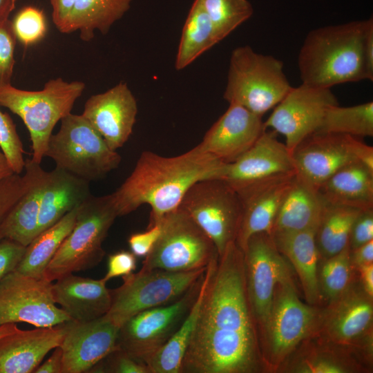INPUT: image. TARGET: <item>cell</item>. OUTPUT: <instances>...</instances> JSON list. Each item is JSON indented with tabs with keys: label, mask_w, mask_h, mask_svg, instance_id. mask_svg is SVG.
<instances>
[{
	"label": "cell",
	"mask_w": 373,
	"mask_h": 373,
	"mask_svg": "<svg viewBox=\"0 0 373 373\" xmlns=\"http://www.w3.org/2000/svg\"><path fill=\"white\" fill-rule=\"evenodd\" d=\"M79 207L52 226L39 233L26 247L15 271L35 278H44L46 269L75 223Z\"/></svg>",
	"instance_id": "32"
},
{
	"label": "cell",
	"mask_w": 373,
	"mask_h": 373,
	"mask_svg": "<svg viewBox=\"0 0 373 373\" xmlns=\"http://www.w3.org/2000/svg\"><path fill=\"white\" fill-rule=\"evenodd\" d=\"M203 276L174 303L142 311L124 323L118 331L117 348L146 364L187 316L199 293Z\"/></svg>",
	"instance_id": "13"
},
{
	"label": "cell",
	"mask_w": 373,
	"mask_h": 373,
	"mask_svg": "<svg viewBox=\"0 0 373 373\" xmlns=\"http://www.w3.org/2000/svg\"><path fill=\"white\" fill-rule=\"evenodd\" d=\"M327 203L360 210L373 209V171L363 164H349L329 177L318 189Z\"/></svg>",
	"instance_id": "28"
},
{
	"label": "cell",
	"mask_w": 373,
	"mask_h": 373,
	"mask_svg": "<svg viewBox=\"0 0 373 373\" xmlns=\"http://www.w3.org/2000/svg\"><path fill=\"white\" fill-rule=\"evenodd\" d=\"M365 23L353 21L309 32L298 56L302 83L331 88L367 79L363 55Z\"/></svg>",
	"instance_id": "3"
},
{
	"label": "cell",
	"mask_w": 373,
	"mask_h": 373,
	"mask_svg": "<svg viewBox=\"0 0 373 373\" xmlns=\"http://www.w3.org/2000/svg\"><path fill=\"white\" fill-rule=\"evenodd\" d=\"M338 104L331 88L301 84L292 87L274 108L264 122L285 138L291 152L306 137L316 133L329 108Z\"/></svg>",
	"instance_id": "16"
},
{
	"label": "cell",
	"mask_w": 373,
	"mask_h": 373,
	"mask_svg": "<svg viewBox=\"0 0 373 373\" xmlns=\"http://www.w3.org/2000/svg\"><path fill=\"white\" fill-rule=\"evenodd\" d=\"M294 175L273 177L236 191L242 214L236 243L242 251L254 234L264 232L271 236L279 208Z\"/></svg>",
	"instance_id": "22"
},
{
	"label": "cell",
	"mask_w": 373,
	"mask_h": 373,
	"mask_svg": "<svg viewBox=\"0 0 373 373\" xmlns=\"http://www.w3.org/2000/svg\"><path fill=\"white\" fill-rule=\"evenodd\" d=\"M352 153L356 160L373 171V148L361 141L356 137L351 140Z\"/></svg>",
	"instance_id": "50"
},
{
	"label": "cell",
	"mask_w": 373,
	"mask_h": 373,
	"mask_svg": "<svg viewBox=\"0 0 373 373\" xmlns=\"http://www.w3.org/2000/svg\"><path fill=\"white\" fill-rule=\"evenodd\" d=\"M46 173L41 169L29 189L11 208L0 226V240L7 238L26 247L37 236Z\"/></svg>",
	"instance_id": "31"
},
{
	"label": "cell",
	"mask_w": 373,
	"mask_h": 373,
	"mask_svg": "<svg viewBox=\"0 0 373 373\" xmlns=\"http://www.w3.org/2000/svg\"><path fill=\"white\" fill-rule=\"evenodd\" d=\"M370 365L353 350L317 334L303 341L277 372L291 373L365 372Z\"/></svg>",
	"instance_id": "23"
},
{
	"label": "cell",
	"mask_w": 373,
	"mask_h": 373,
	"mask_svg": "<svg viewBox=\"0 0 373 373\" xmlns=\"http://www.w3.org/2000/svg\"><path fill=\"white\" fill-rule=\"evenodd\" d=\"M17 38L12 21L0 23V87L11 84L15 64V49Z\"/></svg>",
	"instance_id": "42"
},
{
	"label": "cell",
	"mask_w": 373,
	"mask_h": 373,
	"mask_svg": "<svg viewBox=\"0 0 373 373\" xmlns=\"http://www.w3.org/2000/svg\"><path fill=\"white\" fill-rule=\"evenodd\" d=\"M137 114L135 97L125 82L90 96L82 115L101 135L109 147H122L128 141Z\"/></svg>",
	"instance_id": "18"
},
{
	"label": "cell",
	"mask_w": 373,
	"mask_h": 373,
	"mask_svg": "<svg viewBox=\"0 0 373 373\" xmlns=\"http://www.w3.org/2000/svg\"><path fill=\"white\" fill-rule=\"evenodd\" d=\"M17 0H0V23L8 19L15 9Z\"/></svg>",
	"instance_id": "54"
},
{
	"label": "cell",
	"mask_w": 373,
	"mask_h": 373,
	"mask_svg": "<svg viewBox=\"0 0 373 373\" xmlns=\"http://www.w3.org/2000/svg\"><path fill=\"white\" fill-rule=\"evenodd\" d=\"M291 86L283 63L272 55L254 51L250 46L233 50L223 97L262 117L274 108Z\"/></svg>",
	"instance_id": "6"
},
{
	"label": "cell",
	"mask_w": 373,
	"mask_h": 373,
	"mask_svg": "<svg viewBox=\"0 0 373 373\" xmlns=\"http://www.w3.org/2000/svg\"><path fill=\"white\" fill-rule=\"evenodd\" d=\"M26 247L7 238L0 240V282L15 271L21 261Z\"/></svg>",
	"instance_id": "47"
},
{
	"label": "cell",
	"mask_w": 373,
	"mask_h": 373,
	"mask_svg": "<svg viewBox=\"0 0 373 373\" xmlns=\"http://www.w3.org/2000/svg\"><path fill=\"white\" fill-rule=\"evenodd\" d=\"M35 373H62V351L59 346L35 370Z\"/></svg>",
	"instance_id": "51"
},
{
	"label": "cell",
	"mask_w": 373,
	"mask_h": 373,
	"mask_svg": "<svg viewBox=\"0 0 373 373\" xmlns=\"http://www.w3.org/2000/svg\"><path fill=\"white\" fill-rule=\"evenodd\" d=\"M242 252L247 296L259 333L267 321L276 286L293 278V268L267 233L251 236Z\"/></svg>",
	"instance_id": "14"
},
{
	"label": "cell",
	"mask_w": 373,
	"mask_h": 373,
	"mask_svg": "<svg viewBox=\"0 0 373 373\" xmlns=\"http://www.w3.org/2000/svg\"><path fill=\"white\" fill-rule=\"evenodd\" d=\"M66 323L30 330L17 329L0 338V373H32L60 345Z\"/></svg>",
	"instance_id": "24"
},
{
	"label": "cell",
	"mask_w": 373,
	"mask_h": 373,
	"mask_svg": "<svg viewBox=\"0 0 373 373\" xmlns=\"http://www.w3.org/2000/svg\"><path fill=\"white\" fill-rule=\"evenodd\" d=\"M373 240V209L362 210L350 231L349 246L356 249Z\"/></svg>",
	"instance_id": "46"
},
{
	"label": "cell",
	"mask_w": 373,
	"mask_h": 373,
	"mask_svg": "<svg viewBox=\"0 0 373 373\" xmlns=\"http://www.w3.org/2000/svg\"><path fill=\"white\" fill-rule=\"evenodd\" d=\"M161 233L159 222L149 224L146 231L132 233L128 243L131 251L137 257H146L152 250Z\"/></svg>",
	"instance_id": "45"
},
{
	"label": "cell",
	"mask_w": 373,
	"mask_h": 373,
	"mask_svg": "<svg viewBox=\"0 0 373 373\" xmlns=\"http://www.w3.org/2000/svg\"><path fill=\"white\" fill-rule=\"evenodd\" d=\"M227 166L198 146L173 157L144 151L129 176L111 194L117 216H126L149 204L150 222L156 220L178 208L196 182L222 179Z\"/></svg>",
	"instance_id": "2"
},
{
	"label": "cell",
	"mask_w": 373,
	"mask_h": 373,
	"mask_svg": "<svg viewBox=\"0 0 373 373\" xmlns=\"http://www.w3.org/2000/svg\"><path fill=\"white\" fill-rule=\"evenodd\" d=\"M316 133L372 137L373 102L347 107L338 104L331 106Z\"/></svg>",
	"instance_id": "36"
},
{
	"label": "cell",
	"mask_w": 373,
	"mask_h": 373,
	"mask_svg": "<svg viewBox=\"0 0 373 373\" xmlns=\"http://www.w3.org/2000/svg\"><path fill=\"white\" fill-rule=\"evenodd\" d=\"M117 217L111 194L91 195L79 207L74 227L47 266L44 278L52 283L97 265L105 255L103 242Z\"/></svg>",
	"instance_id": "7"
},
{
	"label": "cell",
	"mask_w": 373,
	"mask_h": 373,
	"mask_svg": "<svg viewBox=\"0 0 373 373\" xmlns=\"http://www.w3.org/2000/svg\"><path fill=\"white\" fill-rule=\"evenodd\" d=\"M266 130L262 117L229 104L197 146L219 160L230 164L247 152Z\"/></svg>",
	"instance_id": "21"
},
{
	"label": "cell",
	"mask_w": 373,
	"mask_h": 373,
	"mask_svg": "<svg viewBox=\"0 0 373 373\" xmlns=\"http://www.w3.org/2000/svg\"><path fill=\"white\" fill-rule=\"evenodd\" d=\"M323 205L318 191L295 174L279 208L271 233L316 229Z\"/></svg>",
	"instance_id": "29"
},
{
	"label": "cell",
	"mask_w": 373,
	"mask_h": 373,
	"mask_svg": "<svg viewBox=\"0 0 373 373\" xmlns=\"http://www.w3.org/2000/svg\"><path fill=\"white\" fill-rule=\"evenodd\" d=\"M137 256L131 251H119L108 255L107 271L102 278L105 283L116 277H124L133 273L136 269Z\"/></svg>",
	"instance_id": "44"
},
{
	"label": "cell",
	"mask_w": 373,
	"mask_h": 373,
	"mask_svg": "<svg viewBox=\"0 0 373 373\" xmlns=\"http://www.w3.org/2000/svg\"><path fill=\"white\" fill-rule=\"evenodd\" d=\"M350 258L355 269L361 265L373 263V240L350 249Z\"/></svg>",
	"instance_id": "52"
},
{
	"label": "cell",
	"mask_w": 373,
	"mask_h": 373,
	"mask_svg": "<svg viewBox=\"0 0 373 373\" xmlns=\"http://www.w3.org/2000/svg\"><path fill=\"white\" fill-rule=\"evenodd\" d=\"M316 229L271 234L277 249L296 273L307 303L320 306L322 303L318 280L320 255L315 240Z\"/></svg>",
	"instance_id": "26"
},
{
	"label": "cell",
	"mask_w": 373,
	"mask_h": 373,
	"mask_svg": "<svg viewBox=\"0 0 373 373\" xmlns=\"http://www.w3.org/2000/svg\"><path fill=\"white\" fill-rule=\"evenodd\" d=\"M85 87L82 82L61 77L50 79L36 91L11 84L0 87V106L18 115L29 132L32 162L41 164L55 125L71 113Z\"/></svg>",
	"instance_id": "4"
},
{
	"label": "cell",
	"mask_w": 373,
	"mask_h": 373,
	"mask_svg": "<svg viewBox=\"0 0 373 373\" xmlns=\"http://www.w3.org/2000/svg\"><path fill=\"white\" fill-rule=\"evenodd\" d=\"M119 327L106 314L87 322L68 321L59 347L62 373H84L117 348Z\"/></svg>",
	"instance_id": "17"
},
{
	"label": "cell",
	"mask_w": 373,
	"mask_h": 373,
	"mask_svg": "<svg viewBox=\"0 0 373 373\" xmlns=\"http://www.w3.org/2000/svg\"><path fill=\"white\" fill-rule=\"evenodd\" d=\"M328 303L316 334L353 350L372 364L373 298L365 291L356 277L346 290Z\"/></svg>",
	"instance_id": "12"
},
{
	"label": "cell",
	"mask_w": 373,
	"mask_h": 373,
	"mask_svg": "<svg viewBox=\"0 0 373 373\" xmlns=\"http://www.w3.org/2000/svg\"><path fill=\"white\" fill-rule=\"evenodd\" d=\"M41 169L40 164L26 159L23 175L14 173L0 180V226L11 208L31 186Z\"/></svg>",
	"instance_id": "39"
},
{
	"label": "cell",
	"mask_w": 373,
	"mask_h": 373,
	"mask_svg": "<svg viewBox=\"0 0 373 373\" xmlns=\"http://www.w3.org/2000/svg\"><path fill=\"white\" fill-rule=\"evenodd\" d=\"M296 174L291 152L265 130L254 144L235 162L228 164L222 178L236 191L279 175Z\"/></svg>",
	"instance_id": "20"
},
{
	"label": "cell",
	"mask_w": 373,
	"mask_h": 373,
	"mask_svg": "<svg viewBox=\"0 0 373 373\" xmlns=\"http://www.w3.org/2000/svg\"><path fill=\"white\" fill-rule=\"evenodd\" d=\"M357 277L350 258L349 245L334 256L319 260L318 285L323 299L328 302L341 295Z\"/></svg>",
	"instance_id": "37"
},
{
	"label": "cell",
	"mask_w": 373,
	"mask_h": 373,
	"mask_svg": "<svg viewBox=\"0 0 373 373\" xmlns=\"http://www.w3.org/2000/svg\"><path fill=\"white\" fill-rule=\"evenodd\" d=\"M361 211L324 202L315 233L320 260L336 255L349 245L352 226Z\"/></svg>",
	"instance_id": "35"
},
{
	"label": "cell",
	"mask_w": 373,
	"mask_h": 373,
	"mask_svg": "<svg viewBox=\"0 0 373 373\" xmlns=\"http://www.w3.org/2000/svg\"><path fill=\"white\" fill-rule=\"evenodd\" d=\"M14 173L5 154L0 148V180Z\"/></svg>",
	"instance_id": "55"
},
{
	"label": "cell",
	"mask_w": 373,
	"mask_h": 373,
	"mask_svg": "<svg viewBox=\"0 0 373 373\" xmlns=\"http://www.w3.org/2000/svg\"><path fill=\"white\" fill-rule=\"evenodd\" d=\"M0 148L5 154L10 166L16 174L24 170L22 142L17 132L16 126L10 115L0 109Z\"/></svg>",
	"instance_id": "41"
},
{
	"label": "cell",
	"mask_w": 373,
	"mask_h": 373,
	"mask_svg": "<svg viewBox=\"0 0 373 373\" xmlns=\"http://www.w3.org/2000/svg\"><path fill=\"white\" fill-rule=\"evenodd\" d=\"M180 207L213 242L218 256L236 242L242 208L238 193L223 179H207L194 184Z\"/></svg>",
	"instance_id": "11"
},
{
	"label": "cell",
	"mask_w": 373,
	"mask_h": 373,
	"mask_svg": "<svg viewBox=\"0 0 373 373\" xmlns=\"http://www.w3.org/2000/svg\"><path fill=\"white\" fill-rule=\"evenodd\" d=\"M220 41L207 13L200 1L194 0L182 28L175 69H184Z\"/></svg>",
	"instance_id": "34"
},
{
	"label": "cell",
	"mask_w": 373,
	"mask_h": 373,
	"mask_svg": "<svg viewBox=\"0 0 373 373\" xmlns=\"http://www.w3.org/2000/svg\"><path fill=\"white\" fill-rule=\"evenodd\" d=\"M208 278L207 266L198 296L187 316L167 342L146 362L150 373H180L182 361L195 327Z\"/></svg>",
	"instance_id": "33"
},
{
	"label": "cell",
	"mask_w": 373,
	"mask_h": 373,
	"mask_svg": "<svg viewBox=\"0 0 373 373\" xmlns=\"http://www.w3.org/2000/svg\"><path fill=\"white\" fill-rule=\"evenodd\" d=\"M91 195L89 182L57 167L47 171L41 197L38 234L79 207Z\"/></svg>",
	"instance_id": "27"
},
{
	"label": "cell",
	"mask_w": 373,
	"mask_h": 373,
	"mask_svg": "<svg viewBox=\"0 0 373 373\" xmlns=\"http://www.w3.org/2000/svg\"><path fill=\"white\" fill-rule=\"evenodd\" d=\"M18 329L17 323H6L0 325V338L14 332Z\"/></svg>",
	"instance_id": "56"
},
{
	"label": "cell",
	"mask_w": 373,
	"mask_h": 373,
	"mask_svg": "<svg viewBox=\"0 0 373 373\" xmlns=\"http://www.w3.org/2000/svg\"><path fill=\"white\" fill-rule=\"evenodd\" d=\"M323 311L299 298L293 278L276 286L267 321L258 333L268 372H276L298 345L317 332Z\"/></svg>",
	"instance_id": "5"
},
{
	"label": "cell",
	"mask_w": 373,
	"mask_h": 373,
	"mask_svg": "<svg viewBox=\"0 0 373 373\" xmlns=\"http://www.w3.org/2000/svg\"><path fill=\"white\" fill-rule=\"evenodd\" d=\"M53 23L59 30L64 24L76 0H49Z\"/></svg>",
	"instance_id": "49"
},
{
	"label": "cell",
	"mask_w": 373,
	"mask_h": 373,
	"mask_svg": "<svg viewBox=\"0 0 373 373\" xmlns=\"http://www.w3.org/2000/svg\"><path fill=\"white\" fill-rule=\"evenodd\" d=\"M72 321L55 303L52 283L17 271L0 282V325L26 323L48 327Z\"/></svg>",
	"instance_id": "15"
},
{
	"label": "cell",
	"mask_w": 373,
	"mask_h": 373,
	"mask_svg": "<svg viewBox=\"0 0 373 373\" xmlns=\"http://www.w3.org/2000/svg\"><path fill=\"white\" fill-rule=\"evenodd\" d=\"M353 136L314 133L293 151L296 174L314 189L343 166L358 162L352 150Z\"/></svg>",
	"instance_id": "19"
},
{
	"label": "cell",
	"mask_w": 373,
	"mask_h": 373,
	"mask_svg": "<svg viewBox=\"0 0 373 373\" xmlns=\"http://www.w3.org/2000/svg\"><path fill=\"white\" fill-rule=\"evenodd\" d=\"M133 0H76L64 24L63 33L79 31L80 38L88 41L95 30L106 35L111 26L129 10Z\"/></svg>",
	"instance_id": "30"
},
{
	"label": "cell",
	"mask_w": 373,
	"mask_h": 373,
	"mask_svg": "<svg viewBox=\"0 0 373 373\" xmlns=\"http://www.w3.org/2000/svg\"><path fill=\"white\" fill-rule=\"evenodd\" d=\"M12 26L17 39L25 46L37 43L47 32L43 11L33 6L21 9L12 21Z\"/></svg>",
	"instance_id": "40"
},
{
	"label": "cell",
	"mask_w": 373,
	"mask_h": 373,
	"mask_svg": "<svg viewBox=\"0 0 373 373\" xmlns=\"http://www.w3.org/2000/svg\"><path fill=\"white\" fill-rule=\"evenodd\" d=\"M363 55L367 79L373 80V19H366L364 31Z\"/></svg>",
	"instance_id": "48"
},
{
	"label": "cell",
	"mask_w": 373,
	"mask_h": 373,
	"mask_svg": "<svg viewBox=\"0 0 373 373\" xmlns=\"http://www.w3.org/2000/svg\"><path fill=\"white\" fill-rule=\"evenodd\" d=\"M89 372L150 373L148 367L117 348L96 364Z\"/></svg>",
	"instance_id": "43"
},
{
	"label": "cell",
	"mask_w": 373,
	"mask_h": 373,
	"mask_svg": "<svg viewBox=\"0 0 373 373\" xmlns=\"http://www.w3.org/2000/svg\"><path fill=\"white\" fill-rule=\"evenodd\" d=\"M356 270L361 287L373 298V263L358 266Z\"/></svg>",
	"instance_id": "53"
},
{
	"label": "cell",
	"mask_w": 373,
	"mask_h": 373,
	"mask_svg": "<svg viewBox=\"0 0 373 373\" xmlns=\"http://www.w3.org/2000/svg\"><path fill=\"white\" fill-rule=\"evenodd\" d=\"M155 222L161 233L141 269L186 271L206 268L218 257L211 240L180 207L149 224Z\"/></svg>",
	"instance_id": "10"
},
{
	"label": "cell",
	"mask_w": 373,
	"mask_h": 373,
	"mask_svg": "<svg viewBox=\"0 0 373 373\" xmlns=\"http://www.w3.org/2000/svg\"><path fill=\"white\" fill-rule=\"evenodd\" d=\"M45 157L51 158L55 167L89 182L116 169L122 160L82 115L71 113L50 136Z\"/></svg>",
	"instance_id": "8"
},
{
	"label": "cell",
	"mask_w": 373,
	"mask_h": 373,
	"mask_svg": "<svg viewBox=\"0 0 373 373\" xmlns=\"http://www.w3.org/2000/svg\"><path fill=\"white\" fill-rule=\"evenodd\" d=\"M210 18L220 41L254 12L247 0H198Z\"/></svg>",
	"instance_id": "38"
},
{
	"label": "cell",
	"mask_w": 373,
	"mask_h": 373,
	"mask_svg": "<svg viewBox=\"0 0 373 373\" xmlns=\"http://www.w3.org/2000/svg\"><path fill=\"white\" fill-rule=\"evenodd\" d=\"M208 267L199 315L180 373L268 372L247 296L242 251L231 242Z\"/></svg>",
	"instance_id": "1"
},
{
	"label": "cell",
	"mask_w": 373,
	"mask_h": 373,
	"mask_svg": "<svg viewBox=\"0 0 373 373\" xmlns=\"http://www.w3.org/2000/svg\"><path fill=\"white\" fill-rule=\"evenodd\" d=\"M207 267L177 272L140 269L122 277L121 286L109 289L111 303L106 316L119 328L142 311L173 303L202 277Z\"/></svg>",
	"instance_id": "9"
},
{
	"label": "cell",
	"mask_w": 373,
	"mask_h": 373,
	"mask_svg": "<svg viewBox=\"0 0 373 373\" xmlns=\"http://www.w3.org/2000/svg\"><path fill=\"white\" fill-rule=\"evenodd\" d=\"M55 281L52 283L54 300L72 321H90L108 312L111 297L102 279L69 274Z\"/></svg>",
	"instance_id": "25"
}]
</instances>
